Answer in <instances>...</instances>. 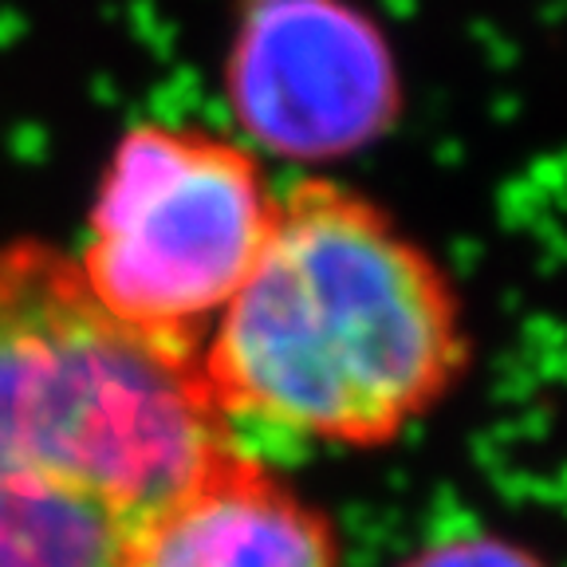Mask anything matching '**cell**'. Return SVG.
Segmentation results:
<instances>
[{
  "label": "cell",
  "mask_w": 567,
  "mask_h": 567,
  "mask_svg": "<svg viewBox=\"0 0 567 567\" xmlns=\"http://www.w3.org/2000/svg\"><path fill=\"white\" fill-rule=\"evenodd\" d=\"M233 450L197 351L106 316L52 240H0V567H131Z\"/></svg>",
  "instance_id": "1"
},
{
  "label": "cell",
  "mask_w": 567,
  "mask_h": 567,
  "mask_svg": "<svg viewBox=\"0 0 567 567\" xmlns=\"http://www.w3.org/2000/svg\"><path fill=\"white\" fill-rule=\"evenodd\" d=\"M470 363L450 276L363 194L328 177L280 194L272 229L197 354L240 422L379 450L430 417Z\"/></svg>",
  "instance_id": "2"
},
{
  "label": "cell",
  "mask_w": 567,
  "mask_h": 567,
  "mask_svg": "<svg viewBox=\"0 0 567 567\" xmlns=\"http://www.w3.org/2000/svg\"><path fill=\"white\" fill-rule=\"evenodd\" d=\"M280 194L237 134L131 123L115 138L75 260L106 316L197 351L272 229Z\"/></svg>",
  "instance_id": "3"
},
{
  "label": "cell",
  "mask_w": 567,
  "mask_h": 567,
  "mask_svg": "<svg viewBox=\"0 0 567 567\" xmlns=\"http://www.w3.org/2000/svg\"><path fill=\"white\" fill-rule=\"evenodd\" d=\"M221 87L248 151L296 166L363 154L402 111L399 55L354 0H237Z\"/></svg>",
  "instance_id": "4"
},
{
  "label": "cell",
  "mask_w": 567,
  "mask_h": 567,
  "mask_svg": "<svg viewBox=\"0 0 567 567\" xmlns=\"http://www.w3.org/2000/svg\"><path fill=\"white\" fill-rule=\"evenodd\" d=\"M131 567H343L328 513L240 445L162 516Z\"/></svg>",
  "instance_id": "5"
},
{
  "label": "cell",
  "mask_w": 567,
  "mask_h": 567,
  "mask_svg": "<svg viewBox=\"0 0 567 567\" xmlns=\"http://www.w3.org/2000/svg\"><path fill=\"white\" fill-rule=\"evenodd\" d=\"M394 567H551V564L536 548L516 540V536L465 528V532H442L434 540L417 544Z\"/></svg>",
  "instance_id": "6"
}]
</instances>
